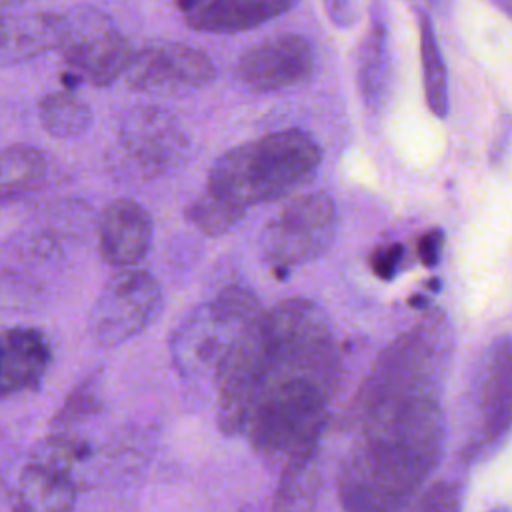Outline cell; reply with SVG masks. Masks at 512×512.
<instances>
[{
    "mask_svg": "<svg viewBox=\"0 0 512 512\" xmlns=\"http://www.w3.org/2000/svg\"><path fill=\"white\" fill-rule=\"evenodd\" d=\"M356 440L342 460L344 512H402L426 488L444 442L438 398L382 406L350 418Z\"/></svg>",
    "mask_w": 512,
    "mask_h": 512,
    "instance_id": "6da1fadb",
    "label": "cell"
},
{
    "mask_svg": "<svg viewBox=\"0 0 512 512\" xmlns=\"http://www.w3.org/2000/svg\"><path fill=\"white\" fill-rule=\"evenodd\" d=\"M322 150L304 130L284 128L226 150L210 168L206 192L238 210L288 196L318 170Z\"/></svg>",
    "mask_w": 512,
    "mask_h": 512,
    "instance_id": "7a4b0ae2",
    "label": "cell"
},
{
    "mask_svg": "<svg viewBox=\"0 0 512 512\" xmlns=\"http://www.w3.org/2000/svg\"><path fill=\"white\" fill-rule=\"evenodd\" d=\"M452 350L444 314L430 312L418 326L398 336L362 382L350 418L392 404L438 398Z\"/></svg>",
    "mask_w": 512,
    "mask_h": 512,
    "instance_id": "3957f363",
    "label": "cell"
},
{
    "mask_svg": "<svg viewBox=\"0 0 512 512\" xmlns=\"http://www.w3.org/2000/svg\"><path fill=\"white\" fill-rule=\"evenodd\" d=\"M258 300L242 286L222 290L214 300L202 304L174 334V364L184 374H218L222 362L258 320Z\"/></svg>",
    "mask_w": 512,
    "mask_h": 512,
    "instance_id": "277c9868",
    "label": "cell"
},
{
    "mask_svg": "<svg viewBox=\"0 0 512 512\" xmlns=\"http://www.w3.org/2000/svg\"><path fill=\"white\" fill-rule=\"evenodd\" d=\"M336 206L324 192L290 200L262 230V258L276 272L320 256L336 236Z\"/></svg>",
    "mask_w": 512,
    "mask_h": 512,
    "instance_id": "5b68a950",
    "label": "cell"
},
{
    "mask_svg": "<svg viewBox=\"0 0 512 512\" xmlns=\"http://www.w3.org/2000/svg\"><path fill=\"white\" fill-rule=\"evenodd\" d=\"M64 64L92 86H106L122 78L134 52L112 18L96 8H78L64 14L58 44Z\"/></svg>",
    "mask_w": 512,
    "mask_h": 512,
    "instance_id": "8992f818",
    "label": "cell"
},
{
    "mask_svg": "<svg viewBox=\"0 0 512 512\" xmlns=\"http://www.w3.org/2000/svg\"><path fill=\"white\" fill-rule=\"evenodd\" d=\"M160 306V286L144 270H120L96 296L88 330L96 344L112 348L136 336Z\"/></svg>",
    "mask_w": 512,
    "mask_h": 512,
    "instance_id": "52a82bcc",
    "label": "cell"
},
{
    "mask_svg": "<svg viewBox=\"0 0 512 512\" xmlns=\"http://www.w3.org/2000/svg\"><path fill=\"white\" fill-rule=\"evenodd\" d=\"M474 438L470 456L498 448L512 432V336H498L474 378Z\"/></svg>",
    "mask_w": 512,
    "mask_h": 512,
    "instance_id": "ba28073f",
    "label": "cell"
},
{
    "mask_svg": "<svg viewBox=\"0 0 512 512\" xmlns=\"http://www.w3.org/2000/svg\"><path fill=\"white\" fill-rule=\"evenodd\" d=\"M216 70L200 48L182 42H156L134 52L124 84L150 94H184L206 86Z\"/></svg>",
    "mask_w": 512,
    "mask_h": 512,
    "instance_id": "9c48e42d",
    "label": "cell"
},
{
    "mask_svg": "<svg viewBox=\"0 0 512 512\" xmlns=\"http://www.w3.org/2000/svg\"><path fill=\"white\" fill-rule=\"evenodd\" d=\"M118 144L140 174L156 178L176 168L188 150V138L178 120L156 106H136L118 124Z\"/></svg>",
    "mask_w": 512,
    "mask_h": 512,
    "instance_id": "30bf717a",
    "label": "cell"
},
{
    "mask_svg": "<svg viewBox=\"0 0 512 512\" xmlns=\"http://www.w3.org/2000/svg\"><path fill=\"white\" fill-rule=\"evenodd\" d=\"M316 70L312 42L296 32H282L252 44L238 60L236 74L250 90L270 92L308 80Z\"/></svg>",
    "mask_w": 512,
    "mask_h": 512,
    "instance_id": "8fae6325",
    "label": "cell"
},
{
    "mask_svg": "<svg viewBox=\"0 0 512 512\" xmlns=\"http://www.w3.org/2000/svg\"><path fill=\"white\" fill-rule=\"evenodd\" d=\"M98 252L114 268L130 270L150 250L152 220L148 212L130 198L108 202L96 220Z\"/></svg>",
    "mask_w": 512,
    "mask_h": 512,
    "instance_id": "7c38bea8",
    "label": "cell"
},
{
    "mask_svg": "<svg viewBox=\"0 0 512 512\" xmlns=\"http://www.w3.org/2000/svg\"><path fill=\"white\" fill-rule=\"evenodd\" d=\"M76 494L70 466L36 454L16 478L12 512H72Z\"/></svg>",
    "mask_w": 512,
    "mask_h": 512,
    "instance_id": "4fadbf2b",
    "label": "cell"
},
{
    "mask_svg": "<svg viewBox=\"0 0 512 512\" xmlns=\"http://www.w3.org/2000/svg\"><path fill=\"white\" fill-rule=\"evenodd\" d=\"M64 30V14L58 12H16L2 14L0 58L4 66L40 56L46 50H58Z\"/></svg>",
    "mask_w": 512,
    "mask_h": 512,
    "instance_id": "5bb4252c",
    "label": "cell"
},
{
    "mask_svg": "<svg viewBox=\"0 0 512 512\" xmlns=\"http://www.w3.org/2000/svg\"><path fill=\"white\" fill-rule=\"evenodd\" d=\"M190 28L202 32H240L256 28L292 8L284 0H208L178 4Z\"/></svg>",
    "mask_w": 512,
    "mask_h": 512,
    "instance_id": "9a60e30c",
    "label": "cell"
},
{
    "mask_svg": "<svg viewBox=\"0 0 512 512\" xmlns=\"http://www.w3.org/2000/svg\"><path fill=\"white\" fill-rule=\"evenodd\" d=\"M50 364L46 336L34 328H8L2 334V394L28 390L40 382Z\"/></svg>",
    "mask_w": 512,
    "mask_h": 512,
    "instance_id": "2e32d148",
    "label": "cell"
},
{
    "mask_svg": "<svg viewBox=\"0 0 512 512\" xmlns=\"http://www.w3.org/2000/svg\"><path fill=\"white\" fill-rule=\"evenodd\" d=\"M356 80L366 106L378 110L388 82V30L382 14H372L370 30L360 44Z\"/></svg>",
    "mask_w": 512,
    "mask_h": 512,
    "instance_id": "e0dca14e",
    "label": "cell"
},
{
    "mask_svg": "<svg viewBox=\"0 0 512 512\" xmlns=\"http://www.w3.org/2000/svg\"><path fill=\"white\" fill-rule=\"evenodd\" d=\"M46 176V158L28 144H10L0 158L2 202L16 200L32 192Z\"/></svg>",
    "mask_w": 512,
    "mask_h": 512,
    "instance_id": "ac0fdd59",
    "label": "cell"
},
{
    "mask_svg": "<svg viewBox=\"0 0 512 512\" xmlns=\"http://www.w3.org/2000/svg\"><path fill=\"white\" fill-rule=\"evenodd\" d=\"M318 492L320 472L316 456L286 464L272 498V512H312Z\"/></svg>",
    "mask_w": 512,
    "mask_h": 512,
    "instance_id": "d6986e66",
    "label": "cell"
},
{
    "mask_svg": "<svg viewBox=\"0 0 512 512\" xmlns=\"http://www.w3.org/2000/svg\"><path fill=\"white\" fill-rule=\"evenodd\" d=\"M418 26H420V60H422L426 104L434 116L446 118L448 114L446 66L434 34V24L426 12L418 14Z\"/></svg>",
    "mask_w": 512,
    "mask_h": 512,
    "instance_id": "ffe728a7",
    "label": "cell"
},
{
    "mask_svg": "<svg viewBox=\"0 0 512 512\" xmlns=\"http://www.w3.org/2000/svg\"><path fill=\"white\" fill-rule=\"evenodd\" d=\"M38 118L48 134L56 138H74L88 128L90 108L70 90H56L42 96Z\"/></svg>",
    "mask_w": 512,
    "mask_h": 512,
    "instance_id": "44dd1931",
    "label": "cell"
},
{
    "mask_svg": "<svg viewBox=\"0 0 512 512\" xmlns=\"http://www.w3.org/2000/svg\"><path fill=\"white\" fill-rule=\"evenodd\" d=\"M100 388H102L100 374H92L82 382H78L72 388V392L66 396L60 410L54 414L52 426L58 432H64L66 428L96 414V410L100 408Z\"/></svg>",
    "mask_w": 512,
    "mask_h": 512,
    "instance_id": "7402d4cb",
    "label": "cell"
},
{
    "mask_svg": "<svg viewBox=\"0 0 512 512\" xmlns=\"http://www.w3.org/2000/svg\"><path fill=\"white\" fill-rule=\"evenodd\" d=\"M244 216V210H238L208 192L198 196L194 202L186 208V218L190 224H194L200 232L216 236L222 232H228L240 218Z\"/></svg>",
    "mask_w": 512,
    "mask_h": 512,
    "instance_id": "603a6c76",
    "label": "cell"
},
{
    "mask_svg": "<svg viewBox=\"0 0 512 512\" xmlns=\"http://www.w3.org/2000/svg\"><path fill=\"white\" fill-rule=\"evenodd\" d=\"M462 508V488L450 480H438L412 502L402 512H460Z\"/></svg>",
    "mask_w": 512,
    "mask_h": 512,
    "instance_id": "cb8c5ba5",
    "label": "cell"
},
{
    "mask_svg": "<svg viewBox=\"0 0 512 512\" xmlns=\"http://www.w3.org/2000/svg\"><path fill=\"white\" fill-rule=\"evenodd\" d=\"M402 260H404V246L400 242L378 246L368 258L372 272L382 280H392L400 272Z\"/></svg>",
    "mask_w": 512,
    "mask_h": 512,
    "instance_id": "d4e9b609",
    "label": "cell"
},
{
    "mask_svg": "<svg viewBox=\"0 0 512 512\" xmlns=\"http://www.w3.org/2000/svg\"><path fill=\"white\" fill-rule=\"evenodd\" d=\"M442 246H444V232L440 228H432L428 232H424L418 238L416 250H418V258L426 268H434L440 262V254H442Z\"/></svg>",
    "mask_w": 512,
    "mask_h": 512,
    "instance_id": "484cf974",
    "label": "cell"
},
{
    "mask_svg": "<svg viewBox=\"0 0 512 512\" xmlns=\"http://www.w3.org/2000/svg\"><path fill=\"white\" fill-rule=\"evenodd\" d=\"M324 8H326V14L332 20V24L338 28H348L356 20V6L352 2L334 0V2H326Z\"/></svg>",
    "mask_w": 512,
    "mask_h": 512,
    "instance_id": "4316f807",
    "label": "cell"
},
{
    "mask_svg": "<svg viewBox=\"0 0 512 512\" xmlns=\"http://www.w3.org/2000/svg\"><path fill=\"white\" fill-rule=\"evenodd\" d=\"M498 8H502L504 12H508V14L512 16V2H500V4H498Z\"/></svg>",
    "mask_w": 512,
    "mask_h": 512,
    "instance_id": "83f0119b",
    "label": "cell"
},
{
    "mask_svg": "<svg viewBox=\"0 0 512 512\" xmlns=\"http://www.w3.org/2000/svg\"><path fill=\"white\" fill-rule=\"evenodd\" d=\"M490 512H508L506 508H494V510H490Z\"/></svg>",
    "mask_w": 512,
    "mask_h": 512,
    "instance_id": "f1b7e54d",
    "label": "cell"
}]
</instances>
